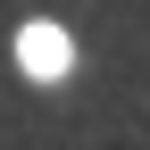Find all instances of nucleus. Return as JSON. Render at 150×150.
Returning a JSON list of instances; mask_svg holds the SVG:
<instances>
[{
    "label": "nucleus",
    "instance_id": "obj_1",
    "mask_svg": "<svg viewBox=\"0 0 150 150\" xmlns=\"http://www.w3.org/2000/svg\"><path fill=\"white\" fill-rule=\"evenodd\" d=\"M17 67H25L33 83H59V75L75 67V42L59 25H25V33H17Z\"/></svg>",
    "mask_w": 150,
    "mask_h": 150
}]
</instances>
